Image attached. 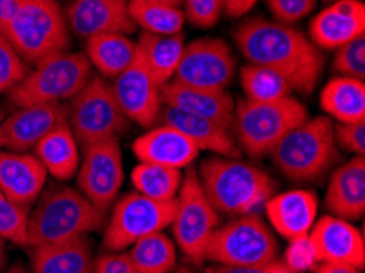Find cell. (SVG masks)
<instances>
[{
  "label": "cell",
  "mask_w": 365,
  "mask_h": 273,
  "mask_svg": "<svg viewBox=\"0 0 365 273\" xmlns=\"http://www.w3.org/2000/svg\"><path fill=\"white\" fill-rule=\"evenodd\" d=\"M235 41L247 63L275 71L293 92L312 93L322 79V49L290 25L257 16L237 26Z\"/></svg>",
  "instance_id": "6da1fadb"
},
{
  "label": "cell",
  "mask_w": 365,
  "mask_h": 273,
  "mask_svg": "<svg viewBox=\"0 0 365 273\" xmlns=\"http://www.w3.org/2000/svg\"><path fill=\"white\" fill-rule=\"evenodd\" d=\"M198 178L213 208L233 218L256 213L275 188L274 180L261 167L221 155L205 160Z\"/></svg>",
  "instance_id": "7a4b0ae2"
},
{
  "label": "cell",
  "mask_w": 365,
  "mask_h": 273,
  "mask_svg": "<svg viewBox=\"0 0 365 273\" xmlns=\"http://www.w3.org/2000/svg\"><path fill=\"white\" fill-rule=\"evenodd\" d=\"M105 213L71 187L53 185L29 216L26 247L56 244L101 230Z\"/></svg>",
  "instance_id": "3957f363"
},
{
  "label": "cell",
  "mask_w": 365,
  "mask_h": 273,
  "mask_svg": "<svg viewBox=\"0 0 365 273\" xmlns=\"http://www.w3.org/2000/svg\"><path fill=\"white\" fill-rule=\"evenodd\" d=\"M269 155L290 180H318L339 158L333 121L326 116L308 118L293 128Z\"/></svg>",
  "instance_id": "277c9868"
},
{
  "label": "cell",
  "mask_w": 365,
  "mask_h": 273,
  "mask_svg": "<svg viewBox=\"0 0 365 273\" xmlns=\"http://www.w3.org/2000/svg\"><path fill=\"white\" fill-rule=\"evenodd\" d=\"M2 35L26 64H38L71 44L69 25L56 0H26Z\"/></svg>",
  "instance_id": "5b68a950"
},
{
  "label": "cell",
  "mask_w": 365,
  "mask_h": 273,
  "mask_svg": "<svg viewBox=\"0 0 365 273\" xmlns=\"http://www.w3.org/2000/svg\"><path fill=\"white\" fill-rule=\"evenodd\" d=\"M307 120V107L293 97L277 102H249L245 98L235 107L231 130L247 154L262 158Z\"/></svg>",
  "instance_id": "8992f818"
},
{
  "label": "cell",
  "mask_w": 365,
  "mask_h": 273,
  "mask_svg": "<svg viewBox=\"0 0 365 273\" xmlns=\"http://www.w3.org/2000/svg\"><path fill=\"white\" fill-rule=\"evenodd\" d=\"M92 77V66L82 53H59L44 58L29 71L9 97L16 107L63 103L84 88Z\"/></svg>",
  "instance_id": "52a82bcc"
},
{
  "label": "cell",
  "mask_w": 365,
  "mask_h": 273,
  "mask_svg": "<svg viewBox=\"0 0 365 273\" xmlns=\"http://www.w3.org/2000/svg\"><path fill=\"white\" fill-rule=\"evenodd\" d=\"M68 110L71 131L84 148L118 139L128 130L130 120L115 98L112 86L102 76H92L84 88L71 98Z\"/></svg>",
  "instance_id": "ba28073f"
},
{
  "label": "cell",
  "mask_w": 365,
  "mask_h": 273,
  "mask_svg": "<svg viewBox=\"0 0 365 273\" xmlns=\"http://www.w3.org/2000/svg\"><path fill=\"white\" fill-rule=\"evenodd\" d=\"M279 242L272 230L256 213L236 216L218 226L210 239L207 260L225 267L264 265L275 260Z\"/></svg>",
  "instance_id": "9c48e42d"
},
{
  "label": "cell",
  "mask_w": 365,
  "mask_h": 273,
  "mask_svg": "<svg viewBox=\"0 0 365 273\" xmlns=\"http://www.w3.org/2000/svg\"><path fill=\"white\" fill-rule=\"evenodd\" d=\"M170 226L177 246L185 257L193 265H202L207 260L210 239L220 226V213L205 195L195 170H190L182 178Z\"/></svg>",
  "instance_id": "30bf717a"
},
{
  "label": "cell",
  "mask_w": 365,
  "mask_h": 273,
  "mask_svg": "<svg viewBox=\"0 0 365 273\" xmlns=\"http://www.w3.org/2000/svg\"><path fill=\"white\" fill-rule=\"evenodd\" d=\"M175 215L174 202H154L141 193L125 195L115 205L110 221L105 226L103 246L120 252L149 234L161 232L170 226Z\"/></svg>",
  "instance_id": "8fae6325"
},
{
  "label": "cell",
  "mask_w": 365,
  "mask_h": 273,
  "mask_svg": "<svg viewBox=\"0 0 365 273\" xmlns=\"http://www.w3.org/2000/svg\"><path fill=\"white\" fill-rule=\"evenodd\" d=\"M236 74V58L220 38H198L185 44L173 81L190 87L226 91Z\"/></svg>",
  "instance_id": "7c38bea8"
},
{
  "label": "cell",
  "mask_w": 365,
  "mask_h": 273,
  "mask_svg": "<svg viewBox=\"0 0 365 273\" xmlns=\"http://www.w3.org/2000/svg\"><path fill=\"white\" fill-rule=\"evenodd\" d=\"M123 177V155L118 139H107L84 148V159L77 169V187L103 213L117 198Z\"/></svg>",
  "instance_id": "4fadbf2b"
},
{
  "label": "cell",
  "mask_w": 365,
  "mask_h": 273,
  "mask_svg": "<svg viewBox=\"0 0 365 273\" xmlns=\"http://www.w3.org/2000/svg\"><path fill=\"white\" fill-rule=\"evenodd\" d=\"M113 96L126 118L136 125L153 128L158 125L163 111L161 86L149 72L138 53L136 59L112 83Z\"/></svg>",
  "instance_id": "5bb4252c"
},
{
  "label": "cell",
  "mask_w": 365,
  "mask_h": 273,
  "mask_svg": "<svg viewBox=\"0 0 365 273\" xmlns=\"http://www.w3.org/2000/svg\"><path fill=\"white\" fill-rule=\"evenodd\" d=\"M313 259L326 264H342L362 270L365 265V244L362 232L349 221L323 216L314 221L308 234Z\"/></svg>",
  "instance_id": "9a60e30c"
},
{
  "label": "cell",
  "mask_w": 365,
  "mask_h": 273,
  "mask_svg": "<svg viewBox=\"0 0 365 273\" xmlns=\"http://www.w3.org/2000/svg\"><path fill=\"white\" fill-rule=\"evenodd\" d=\"M69 110L64 103H46L20 107L2 121V148L24 153L36 146L41 139L68 123Z\"/></svg>",
  "instance_id": "2e32d148"
},
{
  "label": "cell",
  "mask_w": 365,
  "mask_h": 273,
  "mask_svg": "<svg viewBox=\"0 0 365 273\" xmlns=\"http://www.w3.org/2000/svg\"><path fill=\"white\" fill-rule=\"evenodd\" d=\"M128 4L130 0H74L66 20L71 30L86 40L110 33L128 36L136 30Z\"/></svg>",
  "instance_id": "e0dca14e"
},
{
  "label": "cell",
  "mask_w": 365,
  "mask_h": 273,
  "mask_svg": "<svg viewBox=\"0 0 365 273\" xmlns=\"http://www.w3.org/2000/svg\"><path fill=\"white\" fill-rule=\"evenodd\" d=\"M365 35L362 0H334L309 24V40L319 49H337Z\"/></svg>",
  "instance_id": "ac0fdd59"
},
{
  "label": "cell",
  "mask_w": 365,
  "mask_h": 273,
  "mask_svg": "<svg viewBox=\"0 0 365 273\" xmlns=\"http://www.w3.org/2000/svg\"><path fill=\"white\" fill-rule=\"evenodd\" d=\"M161 100L165 107L203 116L231 130L236 105L233 97L226 91H210L169 81L161 87Z\"/></svg>",
  "instance_id": "d6986e66"
},
{
  "label": "cell",
  "mask_w": 365,
  "mask_h": 273,
  "mask_svg": "<svg viewBox=\"0 0 365 273\" xmlns=\"http://www.w3.org/2000/svg\"><path fill=\"white\" fill-rule=\"evenodd\" d=\"M318 198L308 190H290L270 197L265 202V215L270 226L287 241L308 237L317 221Z\"/></svg>",
  "instance_id": "ffe728a7"
},
{
  "label": "cell",
  "mask_w": 365,
  "mask_h": 273,
  "mask_svg": "<svg viewBox=\"0 0 365 273\" xmlns=\"http://www.w3.org/2000/svg\"><path fill=\"white\" fill-rule=\"evenodd\" d=\"M48 172L35 154L0 150V190L21 206H30L40 197Z\"/></svg>",
  "instance_id": "44dd1931"
},
{
  "label": "cell",
  "mask_w": 365,
  "mask_h": 273,
  "mask_svg": "<svg viewBox=\"0 0 365 273\" xmlns=\"http://www.w3.org/2000/svg\"><path fill=\"white\" fill-rule=\"evenodd\" d=\"M326 208L341 220H359L365 213V159L354 155L333 172L324 198Z\"/></svg>",
  "instance_id": "7402d4cb"
},
{
  "label": "cell",
  "mask_w": 365,
  "mask_h": 273,
  "mask_svg": "<svg viewBox=\"0 0 365 273\" xmlns=\"http://www.w3.org/2000/svg\"><path fill=\"white\" fill-rule=\"evenodd\" d=\"M158 123L175 128L189 138L198 150H210L221 158H240V149L231 130L212 120L164 105Z\"/></svg>",
  "instance_id": "603a6c76"
},
{
  "label": "cell",
  "mask_w": 365,
  "mask_h": 273,
  "mask_svg": "<svg viewBox=\"0 0 365 273\" xmlns=\"http://www.w3.org/2000/svg\"><path fill=\"white\" fill-rule=\"evenodd\" d=\"M133 150L140 163L184 169L197 159L198 150L189 138L168 125L149 130L133 143Z\"/></svg>",
  "instance_id": "cb8c5ba5"
},
{
  "label": "cell",
  "mask_w": 365,
  "mask_h": 273,
  "mask_svg": "<svg viewBox=\"0 0 365 273\" xmlns=\"http://www.w3.org/2000/svg\"><path fill=\"white\" fill-rule=\"evenodd\" d=\"M92 246L87 236L33 247V273H92Z\"/></svg>",
  "instance_id": "d4e9b609"
},
{
  "label": "cell",
  "mask_w": 365,
  "mask_h": 273,
  "mask_svg": "<svg viewBox=\"0 0 365 273\" xmlns=\"http://www.w3.org/2000/svg\"><path fill=\"white\" fill-rule=\"evenodd\" d=\"M33 150L48 174L58 180H69L77 174L81 165L79 143L74 133L71 131L69 123L53 130L33 148Z\"/></svg>",
  "instance_id": "484cf974"
},
{
  "label": "cell",
  "mask_w": 365,
  "mask_h": 273,
  "mask_svg": "<svg viewBox=\"0 0 365 273\" xmlns=\"http://www.w3.org/2000/svg\"><path fill=\"white\" fill-rule=\"evenodd\" d=\"M138 53L145 61L149 72L159 86H164L174 79L179 68L185 40L182 33L177 35H153L143 31L136 41Z\"/></svg>",
  "instance_id": "4316f807"
},
{
  "label": "cell",
  "mask_w": 365,
  "mask_h": 273,
  "mask_svg": "<svg viewBox=\"0 0 365 273\" xmlns=\"http://www.w3.org/2000/svg\"><path fill=\"white\" fill-rule=\"evenodd\" d=\"M319 103L337 123H356L365 120V83L352 77H334L326 83Z\"/></svg>",
  "instance_id": "83f0119b"
},
{
  "label": "cell",
  "mask_w": 365,
  "mask_h": 273,
  "mask_svg": "<svg viewBox=\"0 0 365 273\" xmlns=\"http://www.w3.org/2000/svg\"><path fill=\"white\" fill-rule=\"evenodd\" d=\"M86 53L88 63L102 77L115 79L136 59L138 46L126 35L110 33L88 38Z\"/></svg>",
  "instance_id": "f1b7e54d"
},
{
  "label": "cell",
  "mask_w": 365,
  "mask_h": 273,
  "mask_svg": "<svg viewBox=\"0 0 365 273\" xmlns=\"http://www.w3.org/2000/svg\"><path fill=\"white\" fill-rule=\"evenodd\" d=\"M130 15L136 26L153 35H177L182 33L185 15L179 5L161 0H130Z\"/></svg>",
  "instance_id": "f546056e"
},
{
  "label": "cell",
  "mask_w": 365,
  "mask_h": 273,
  "mask_svg": "<svg viewBox=\"0 0 365 273\" xmlns=\"http://www.w3.org/2000/svg\"><path fill=\"white\" fill-rule=\"evenodd\" d=\"M128 255L140 273H170L175 269V244L163 231L136 241Z\"/></svg>",
  "instance_id": "4dcf8cb0"
},
{
  "label": "cell",
  "mask_w": 365,
  "mask_h": 273,
  "mask_svg": "<svg viewBox=\"0 0 365 273\" xmlns=\"http://www.w3.org/2000/svg\"><path fill=\"white\" fill-rule=\"evenodd\" d=\"M138 193L154 202H174L182 183V172L173 167L140 163L131 172Z\"/></svg>",
  "instance_id": "1f68e13d"
},
{
  "label": "cell",
  "mask_w": 365,
  "mask_h": 273,
  "mask_svg": "<svg viewBox=\"0 0 365 273\" xmlns=\"http://www.w3.org/2000/svg\"><path fill=\"white\" fill-rule=\"evenodd\" d=\"M240 82L249 102H277L292 97V87L277 72L247 63L240 72Z\"/></svg>",
  "instance_id": "d6a6232c"
},
{
  "label": "cell",
  "mask_w": 365,
  "mask_h": 273,
  "mask_svg": "<svg viewBox=\"0 0 365 273\" xmlns=\"http://www.w3.org/2000/svg\"><path fill=\"white\" fill-rule=\"evenodd\" d=\"M30 208L15 203L0 190V237L26 247L29 242Z\"/></svg>",
  "instance_id": "836d02e7"
},
{
  "label": "cell",
  "mask_w": 365,
  "mask_h": 273,
  "mask_svg": "<svg viewBox=\"0 0 365 273\" xmlns=\"http://www.w3.org/2000/svg\"><path fill=\"white\" fill-rule=\"evenodd\" d=\"M333 69L342 77L365 79V35L354 38L336 49Z\"/></svg>",
  "instance_id": "e575fe53"
},
{
  "label": "cell",
  "mask_w": 365,
  "mask_h": 273,
  "mask_svg": "<svg viewBox=\"0 0 365 273\" xmlns=\"http://www.w3.org/2000/svg\"><path fill=\"white\" fill-rule=\"evenodd\" d=\"M29 74V64L0 33V93L9 92Z\"/></svg>",
  "instance_id": "d590c367"
},
{
  "label": "cell",
  "mask_w": 365,
  "mask_h": 273,
  "mask_svg": "<svg viewBox=\"0 0 365 273\" xmlns=\"http://www.w3.org/2000/svg\"><path fill=\"white\" fill-rule=\"evenodd\" d=\"M275 21L284 25L297 24L313 12L317 0H265Z\"/></svg>",
  "instance_id": "8d00e7d4"
},
{
  "label": "cell",
  "mask_w": 365,
  "mask_h": 273,
  "mask_svg": "<svg viewBox=\"0 0 365 273\" xmlns=\"http://www.w3.org/2000/svg\"><path fill=\"white\" fill-rule=\"evenodd\" d=\"M184 4L185 21L198 28L213 26L223 12L221 0H185Z\"/></svg>",
  "instance_id": "74e56055"
},
{
  "label": "cell",
  "mask_w": 365,
  "mask_h": 273,
  "mask_svg": "<svg viewBox=\"0 0 365 273\" xmlns=\"http://www.w3.org/2000/svg\"><path fill=\"white\" fill-rule=\"evenodd\" d=\"M337 148H342L356 155L365 154V120L356 123H337L334 126Z\"/></svg>",
  "instance_id": "f35d334b"
},
{
  "label": "cell",
  "mask_w": 365,
  "mask_h": 273,
  "mask_svg": "<svg viewBox=\"0 0 365 273\" xmlns=\"http://www.w3.org/2000/svg\"><path fill=\"white\" fill-rule=\"evenodd\" d=\"M135 267L128 252L103 254L97 260H93L92 273H133Z\"/></svg>",
  "instance_id": "ab89813d"
},
{
  "label": "cell",
  "mask_w": 365,
  "mask_h": 273,
  "mask_svg": "<svg viewBox=\"0 0 365 273\" xmlns=\"http://www.w3.org/2000/svg\"><path fill=\"white\" fill-rule=\"evenodd\" d=\"M208 273H297L293 272L285 262L272 260L264 265H252V267H225L218 265Z\"/></svg>",
  "instance_id": "60d3db41"
},
{
  "label": "cell",
  "mask_w": 365,
  "mask_h": 273,
  "mask_svg": "<svg viewBox=\"0 0 365 273\" xmlns=\"http://www.w3.org/2000/svg\"><path fill=\"white\" fill-rule=\"evenodd\" d=\"M256 4L257 0H221V7L226 15L233 16V19L246 15Z\"/></svg>",
  "instance_id": "b9f144b4"
},
{
  "label": "cell",
  "mask_w": 365,
  "mask_h": 273,
  "mask_svg": "<svg viewBox=\"0 0 365 273\" xmlns=\"http://www.w3.org/2000/svg\"><path fill=\"white\" fill-rule=\"evenodd\" d=\"M25 2L26 0H0V33H4L5 26Z\"/></svg>",
  "instance_id": "7bdbcfd3"
},
{
  "label": "cell",
  "mask_w": 365,
  "mask_h": 273,
  "mask_svg": "<svg viewBox=\"0 0 365 273\" xmlns=\"http://www.w3.org/2000/svg\"><path fill=\"white\" fill-rule=\"evenodd\" d=\"M317 273H361V270L354 269V267H349V265L326 264V262H323V264L319 265Z\"/></svg>",
  "instance_id": "ee69618b"
},
{
  "label": "cell",
  "mask_w": 365,
  "mask_h": 273,
  "mask_svg": "<svg viewBox=\"0 0 365 273\" xmlns=\"http://www.w3.org/2000/svg\"><path fill=\"white\" fill-rule=\"evenodd\" d=\"M5 260H7V255H5V242L4 239L0 237V269H4Z\"/></svg>",
  "instance_id": "f6af8a7d"
},
{
  "label": "cell",
  "mask_w": 365,
  "mask_h": 273,
  "mask_svg": "<svg viewBox=\"0 0 365 273\" xmlns=\"http://www.w3.org/2000/svg\"><path fill=\"white\" fill-rule=\"evenodd\" d=\"M175 273H195L192 269H189V267H180V269H177Z\"/></svg>",
  "instance_id": "bcb514c9"
},
{
  "label": "cell",
  "mask_w": 365,
  "mask_h": 273,
  "mask_svg": "<svg viewBox=\"0 0 365 273\" xmlns=\"http://www.w3.org/2000/svg\"><path fill=\"white\" fill-rule=\"evenodd\" d=\"M161 2H168V4H173V5H179V7H180V5L184 4L185 0H161Z\"/></svg>",
  "instance_id": "7dc6e473"
},
{
  "label": "cell",
  "mask_w": 365,
  "mask_h": 273,
  "mask_svg": "<svg viewBox=\"0 0 365 273\" xmlns=\"http://www.w3.org/2000/svg\"><path fill=\"white\" fill-rule=\"evenodd\" d=\"M5 273H26V272L21 269V267H14V269H10L9 272H5Z\"/></svg>",
  "instance_id": "c3c4849f"
},
{
  "label": "cell",
  "mask_w": 365,
  "mask_h": 273,
  "mask_svg": "<svg viewBox=\"0 0 365 273\" xmlns=\"http://www.w3.org/2000/svg\"><path fill=\"white\" fill-rule=\"evenodd\" d=\"M0 149H2V123H0Z\"/></svg>",
  "instance_id": "681fc988"
},
{
  "label": "cell",
  "mask_w": 365,
  "mask_h": 273,
  "mask_svg": "<svg viewBox=\"0 0 365 273\" xmlns=\"http://www.w3.org/2000/svg\"><path fill=\"white\" fill-rule=\"evenodd\" d=\"M133 273H140V272H136V270H135V272H133Z\"/></svg>",
  "instance_id": "f907efd6"
},
{
  "label": "cell",
  "mask_w": 365,
  "mask_h": 273,
  "mask_svg": "<svg viewBox=\"0 0 365 273\" xmlns=\"http://www.w3.org/2000/svg\"><path fill=\"white\" fill-rule=\"evenodd\" d=\"M326 2H329V0H326ZM333 2H334V0H333Z\"/></svg>",
  "instance_id": "816d5d0a"
}]
</instances>
